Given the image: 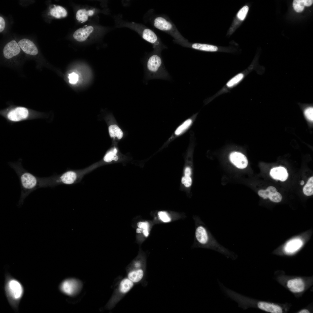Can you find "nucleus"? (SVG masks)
I'll list each match as a JSON object with an SVG mask.
<instances>
[{"label":"nucleus","instance_id":"nucleus-2","mask_svg":"<svg viewBox=\"0 0 313 313\" xmlns=\"http://www.w3.org/2000/svg\"><path fill=\"white\" fill-rule=\"evenodd\" d=\"M161 52L154 50L145 57L143 65L145 81L154 79H170V76L164 64Z\"/></svg>","mask_w":313,"mask_h":313},{"label":"nucleus","instance_id":"nucleus-5","mask_svg":"<svg viewBox=\"0 0 313 313\" xmlns=\"http://www.w3.org/2000/svg\"><path fill=\"white\" fill-rule=\"evenodd\" d=\"M116 20L118 27L127 28L135 31L143 39L151 43L154 50L162 51L167 48L156 33L144 25L125 21L121 15L117 17Z\"/></svg>","mask_w":313,"mask_h":313},{"label":"nucleus","instance_id":"nucleus-39","mask_svg":"<svg viewBox=\"0 0 313 313\" xmlns=\"http://www.w3.org/2000/svg\"><path fill=\"white\" fill-rule=\"evenodd\" d=\"M191 174V171L190 168L189 167H187L185 168V176H190Z\"/></svg>","mask_w":313,"mask_h":313},{"label":"nucleus","instance_id":"nucleus-9","mask_svg":"<svg viewBox=\"0 0 313 313\" xmlns=\"http://www.w3.org/2000/svg\"><path fill=\"white\" fill-rule=\"evenodd\" d=\"M82 286V283L80 280L69 278L63 280L61 283L59 289L64 294L71 296H74L80 292Z\"/></svg>","mask_w":313,"mask_h":313},{"label":"nucleus","instance_id":"nucleus-14","mask_svg":"<svg viewBox=\"0 0 313 313\" xmlns=\"http://www.w3.org/2000/svg\"><path fill=\"white\" fill-rule=\"evenodd\" d=\"M20 48L16 41L12 40L4 46L3 50L4 57L10 59L19 54Z\"/></svg>","mask_w":313,"mask_h":313},{"label":"nucleus","instance_id":"nucleus-11","mask_svg":"<svg viewBox=\"0 0 313 313\" xmlns=\"http://www.w3.org/2000/svg\"><path fill=\"white\" fill-rule=\"evenodd\" d=\"M229 157L231 163L239 169H244L248 165V162L247 157L240 152H233L230 154Z\"/></svg>","mask_w":313,"mask_h":313},{"label":"nucleus","instance_id":"nucleus-12","mask_svg":"<svg viewBox=\"0 0 313 313\" xmlns=\"http://www.w3.org/2000/svg\"><path fill=\"white\" fill-rule=\"evenodd\" d=\"M28 114V111L26 108L18 107L10 111L8 114L7 117L11 121L17 122L26 119Z\"/></svg>","mask_w":313,"mask_h":313},{"label":"nucleus","instance_id":"nucleus-34","mask_svg":"<svg viewBox=\"0 0 313 313\" xmlns=\"http://www.w3.org/2000/svg\"><path fill=\"white\" fill-rule=\"evenodd\" d=\"M304 114L308 120L312 121L313 120V107H310L306 108L304 111Z\"/></svg>","mask_w":313,"mask_h":313},{"label":"nucleus","instance_id":"nucleus-41","mask_svg":"<svg viewBox=\"0 0 313 313\" xmlns=\"http://www.w3.org/2000/svg\"><path fill=\"white\" fill-rule=\"evenodd\" d=\"M304 181H301V185H303L304 184Z\"/></svg>","mask_w":313,"mask_h":313},{"label":"nucleus","instance_id":"nucleus-23","mask_svg":"<svg viewBox=\"0 0 313 313\" xmlns=\"http://www.w3.org/2000/svg\"><path fill=\"white\" fill-rule=\"evenodd\" d=\"M134 285V283L128 277L124 278L119 283V291L121 294H125L132 289Z\"/></svg>","mask_w":313,"mask_h":313},{"label":"nucleus","instance_id":"nucleus-32","mask_svg":"<svg viewBox=\"0 0 313 313\" xmlns=\"http://www.w3.org/2000/svg\"><path fill=\"white\" fill-rule=\"evenodd\" d=\"M249 10L247 6H245L239 10L237 14V17L240 21H243L246 17Z\"/></svg>","mask_w":313,"mask_h":313},{"label":"nucleus","instance_id":"nucleus-30","mask_svg":"<svg viewBox=\"0 0 313 313\" xmlns=\"http://www.w3.org/2000/svg\"><path fill=\"white\" fill-rule=\"evenodd\" d=\"M192 122V121L190 119H188L185 121L176 129L175 132V134L179 135L182 133L190 126Z\"/></svg>","mask_w":313,"mask_h":313},{"label":"nucleus","instance_id":"nucleus-17","mask_svg":"<svg viewBox=\"0 0 313 313\" xmlns=\"http://www.w3.org/2000/svg\"><path fill=\"white\" fill-rule=\"evenodd\" d=\"M94 30L93 27L88 26L84 28L78 29L74 32L73 37L74 39L79 42H83L85 41Z\"/></svg>","mask_w":313,"mask_h":313},{"label":"nucleus","instance_id":"nucleus-27","mask_svg":"<svg viewBox=\"0 0 313 313\" xmlns=\"http://www.w3.org/2000/svg\"><path fill=\"white\" fill-rule=\"evenodd\" d=\"M301 243L298 240L294 241L288 243L285 248V251L287 253H292L301 247Z\"/></svg>","mask_w":313,"mask_h":313},{"label":"nucleus","instance_id":"nucleus-19","mask_svg":"<svg viewBox=\"0 0 313 313\" xmlns=\"http://www.w3.org/2000/svg\"><path fill=\"white\" fill-rule=\"evenodd\" d=\"M287 286L292 292L295 293L303 291L305 288V284L301 279H294L289 280Z\"/></svg>","mask_w":313,"mask_h":313},{"label":"nucleus","instance_id":"nucleus-22","mask_svg":"<svg viewBox=\"0 0 313 313\" xmlns=\"http://www.w3.org/2000/svg\"><path fill=\"white\" fill-rule=\"evenodd\" d=\"M144 275V272L142 269L135 268L128 272L127 277L134 283H136L141 280Z\"/></svg>","mask_w":313,"mask_h":313},{"label":"nucleus","instance_id":"nucleus-40","mask_svg":"<svg viewBox=\"0 0 313 313\" xmlns=\"http://www.w3.org/2000/svg\"><path fill=\"white\" fill-rule=\"evenodd\" d=\"M299 313H309V311L307 310L303 309L299 311Z\"/></svg>","mask_w":313,"mask_h":313},{"label":"nucleus","instance_id":"nucleus-21","mask_svg":"<svg viewBox=\"0 0 313 313\" xmlns=\"http://www.w3.org/2000/svg\"><path fill=\"white\" fill-rule=\"evenodd\" d=\"M264 192L267 197L273 202L278 203L282 200L281 194L276 191V188L273 186L268 187L264 190Z\"/></svg>","mask_w":313,"mask_h":313},{"label":"nucleus","instance_id":"nucleus-8","mask_svg":"<svg viewBox=\"0 0 313 313\" xmlns=\"http://www.w3.org/2000/svg\"><path fill=\"white\" fill-rule=\"evenodd\" d=\"M254 68V67L251 65L247 69L234 75L230 79L221 89L210 98V99L212 100L220 95L230 92L239 84Z\"/></svg>","mask_w":313,"mask_h":313},{"label":"nucleus","instance_id":"nucleus-4","mask_svg":"<svg viewBox=\"0 0 313 313\" xmlns=\"http://www.w3.org/2000/svg\"><path fill=\"white\" fill-rule=\"evenodd\" d=\"M145 20L154 28L168 34L173 38L174 43L181 45L188 41L179 32L176 27L167 16L156 14L150 10L145 15Z\"/></svg>","mask_w":313,"mask_h":313},{"label":"nucleus","instance_id":"nucleus-20","mask_svg":"<svg viewBox=\"0 0 313 313\" xmlns=\"http://www.w3.org/2000/svg\"><path fill=\"white\" fill-rule=\"evenodd\" d=\"M270 176L274 179L281 181H285L288 177V174L284 167H279L272 169L270 172Z\"/></svg>","mask_w":313,"mask_h":313},{"label":"nucleus","instance_id":"nucleus-18","mask_svg":"<svg viewBox=\"0 0 313 313\" xmlns=\"http://www.w3.org/2000/svg\"><path fill=\"white\" fill-rule=\"evenodd\" d=\"M154 223L152 221H140L137 223L136 232L138 234L142 233L145 238H147L150 235L151 230Z\"/></svg>","mask_w":313,"mask_h":313},{"label":"nucleus","instance_id":"nucleus-24","mask_svg":"<svg viewBox=\"0 0 313 313\" xmlns=\"http://www.w3.org/2000/svg\"><path fill=\"white\" fill-rule=\"evenodd\" d=\"M94 13V11L92 10L87 11L85 9H80L76 13V18L80 22H85L87 20L89 16H92Z\"/></svg>","mask_w":313,"mask_h":313},{"label":"nucleus","instance_id":"nucleus-29","mask_svg":"<svg viewBox=\"0 0 313 313\" xmlns=\"http://www.w3.org/2000/svg\"><path fill=\"white\" fill-rule=\"evenodd\" d=\"M313 177H311L308 180L303 188L304 193L306 195L310 196L313 194Z\"/></svg>","mask_w":313,"mask_h":313},{"label":"nucleus","instance_id":"nucleus-31","mask_svg":"<svg viewBox=\"0 0 313 313\" xmlns=\"http://www.w3.org/2000/svg\"><path fill=\"white\" fill-rule=\"evenodd\" d=\"M293 6L296 11L301 12L303 10L305 6L304 0H294L293 2Z\"/></svg>","mask_w":313,"mask_h":313},{"label":"nucleus","instance_id":"nucleus-37","mask_svg":"<svg viewBox=\"0 0 313 313\" xmlns=\"http://www.w3.org/2000/svg\"><path fill=\"white\" fill-rule=\"evenodd\" d=\"M142 265V263L141 260H136L134 263V266L135 268H141Z\"/></svg>","mask_w":313,"mask_h":313},{"label":"nucleus","instance_id":"nucleus-6","mask_svg":"<svg viewBox=\"0 0 313 313\" xmlns=\"http://www.w3.org/2000/svg\"><path fill=\"white\" fill-rule=\"evenodd\" d=\"M95 166L79 170H70L59 174L43 178V187H54L60 185H70L80 182L86 174L95 169Z\"/></svg>","mask_w":313,"mask_h":313},{"label":"nucleus","instance_id":"nucleus-15","mask_svg":"<svg viewBox=\"0 0 313 313\" xmlns=\"http://www.w3.org/2000/svg\"><path fill=\"white\" fill-rule=\"evenodd\" d=\"M18 43L20 48L27 54L35 55L38 53V49L36 45L28 39H22L19 41Z\"/></svg>","mask_w":313,"mask_h":313},{"label":"nucleus","instance_id":"nucleus-16","mask_svg":"<svg viewBox=\"0 0 313 313\" xmlns=\"http://www.w3.org/2000/svg\"><path fill=\"white\" fill-rule=\"evenodd\" d=\"M254 302V301H253ZM255 305L259 309L271 313H281L283 312L281 307L278 305L262 301L254 302Z\"/></svg>","mask_w":313,"mask_h":313},{"label":"nucleus","instance_id":"nucleus-35","mask_svg":"<svg viewBox=\"0 0 313 313\" xmlns=\"http://www.w3.org/2000/svg\"><path fill=\"white\" fill-rule=\"evenodd\" d=\"M181 182L185 187H189L191 185L192 179L190 176H185L182 178Z\"/></svg>","mask_w":313,"mask_h":313},{"label":"nucleus","instance_id":"nucleus-28","mask_svg":"<svg viewBox=\"0 0 313 313\" xmlns=\"http://www.w3.org/2000/svg\"><path fill=\"white\" fill-rule=\"evenodd\" d=\"M117 152V150L115 148L110 151L104 156V161L107 162H110L112 161H117L118 157L116 154Z\"/></svg>","mask_w":313,"mask_h":313},{"label":"nucleus","instance_id":"nucleus-36","mask_svg":"<svg viewBox=\"0 0 313 313\" xmlns=\"http://www.w3.org/2000/svg\"><path fill=\"white\" fill-rule=\"evenodd\" d=\"M5 26V22L4 19L1 17H0V32H1L4 30Z\"/></svg>","mask_w":313,"mask_h":313},{"label":"nucleus","instance_id":"nucleus-3","mask_svg":"<svg viewBox=\"0 0 313 313\" xmlns=\"http://www.w3.org/2000/svg\"><path fill=\"white\" fill-rule=\"evenodd\" d=\"M10 166L17 175L20 182L21 193L18 204L23 205L24 200L31 192L42 188V178L39 177L24 169L20 163H12Z\"/></svg>","mask_w":313,"mask_h":313},{"label":"nucleus","instance_id":"nucleus-26","mask_svg":"<svg viewBox=\"0 0 313 313\" xmlns=\"http://www.w3.org/2000/svg\"><path fill=\"white\" fill-rule=\"evenodd\" d=\"M110 137L114 138L117 137L118 139H121L123 136V132L116 125H112L108 128Z\"/></svg>","mask_w":313,"mask_h":313},{"label":"nucleus","instance_id":"nucleus-10","mask_svg":"<svg viewBox=\"0 0 313 313\" xmlns=\"http://www.w3.org/2000/svg\"><path fill=\"white\" fill-rule=\"evenodd\" d=\"M185 217V215L183 214L160 211L154 216L153 221L155 224L167 223L184 219Z\"/></svg>","mask_w":313,"mask_h":313},{"label":"nucleus","instance_id":"nucleus-25","mask_svg":"<svg viewBox=\"0 0 313 313\" xmlns=\"http://www.w3.org/2000/svg\"><path fill=\"white\" fill-rule=\"evenodd\" d=\"M50 13L51 15L57 18L64 17L67 15L66 10L60 6H54V7L50 9Z\"/></svg>","mask_w":313,"mask_h":313},{"label":"nucleus","instance_id":"nucleus-38","mask_svg":"<svg viewBox=\"0 0 313 313\" xmlns=\"http://www.w3.org/2000/svg\"><path fill=\"white\" fill-rule=\"evenodd\" d=\"M305 6H311L313 3L312 0H304Z\"/></svg>","mask_w":313,"mask_h":313},{"label":"nucleus","instance_id":"nucleus-1","mask_svg":"<svg viewBox=\"0 0 313 313\" xmlns=\"http://www.w3.org/2000/svg\"><path fill=\"white\" fill-rule=\"evenodd\" d=\"M195 225V233L193 248H202L212 250L225 255L227 258L235 260L237 256L233 252L220 244L212 234L201 218L193 217Z\"/></svg>","mask_w":313,"mask_h":313},{"label":"nucleus","instance_id":"nucleus-7","mask_svg":"<svg viewBox=\"0 0 313 313\" xmlns=\"http://www.w3.org/2000/svg\"><path fill=\"white\" fill-rule=\"evenodd\" d=\"M7 278L5 286L6 294L10 304L17 309L23 295L24 289L17 280L10 276Z\"/></svg>","mask_w":313,"mask_h":313},{"label":"nucleus","instance_id":"nucleus-33","mask_svg":"<svg viewBox=\"0 0 313 313\" xmlns=\"http://www.w3.org/2000/svg\"><path fill=\"white\" fill-rule=\"evenodd\" d=\"M68 78L69 82L72 84H75L79 80V76L77 74L72 72L69 74Z\"/></svg>","mask_w":313,"mask_h":313},{"label":"nucleus","instance_id":"nucleus-13","mask_svg":"<svg viewBox=\"0 0 313 313\" xmlns=\"http://www.w3.org/2000/svg\"><path fill=\"white\" fill-rule=\"evenodd\" d=\"M181 46L183 47L206 52H214L219 50V48L217 46L205 43H192L188 41L183 43Z\"/></svg>","mask_w":313,"mask_h":313}]
</instances>
